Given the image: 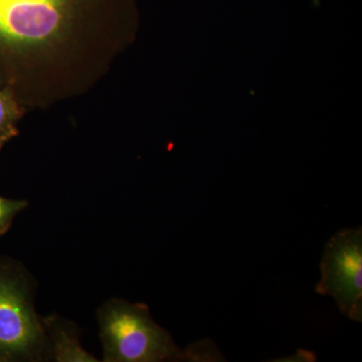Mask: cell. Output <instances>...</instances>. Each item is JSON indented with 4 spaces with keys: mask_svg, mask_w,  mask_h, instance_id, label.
Wrapping results in <instances>:
<instances>
[{
    "mask_svg": "<svg viewBox=\"0 0 362 362\" xmlns=\"http://www.w3.org/2000/svg\"><path fill=\"white\" fill-rule=\"evenodd\" d=\"M105 362L213 361L211 343L181 349L152 318L147 305L108 300L97 312Z\"/></svg>",
    "mask_w": 362,
    "mask_h": 362,
    "instance_id": "1",
    "label": "cell"
},
{
    "mask_svg": "<svg viewBox=\"0 0 362 362\" xmlns=\"http://www.w3.org/2000/svg\"><path fill=\"white\" fill-rule=\"evenodd\" d=\"M33 290L32 280L20 264L0 258V362L52 361Z\"/></svg>",
    "mask_w": 362,
    "mask_h": 362,
    "instance_id": "2",
    "label": "cell"
},
{
    "mask_svg": "<svg viewBox=\"0 0 362 362\" xmlns=\"http://www.w3.org/2000/svg\"><path fill=\"white\" fill-rule=\"evenodd\" d=\"M316 291L334 298L341 313L362 320V232L344 230L331 238L321 261Z\"/></svg>",
    "mask_w": 362,
    "mask_h": 362,
    "instance_id": "3",
    "label": "cell"
},
{
    "mask_svg": "<svg viewBox=\"0 0 362 362\" xmlns=\"http://www.w3.org/2000/svg\"><path fill=\"white\" fill-rule=\"evenodd\" d=\"M78 0H0V39L16 45L47 42L61 32Z\"/></svg>",
    "mask_w": 362,
    "mask_h": 362,
    "instance_id": "4",
    "label": "cell"
},
{
    "mask_svg": "<svg viewBox=\"0 0 362 362\" xmlns=\"http://www.w3.org/2000/svg\"><path fill=\"white\" fill-rule=\"evenodd\" d=\"M49 346L52 361L57 362H97L81 344L75 323L57 314L42 317Z\"/></svg>",
    "mask_w": 362,
    "mask_h": 362,
    "instance_id": "5",
    "label": "cell"
},
{
    "mask_svg": "<svg viewBox=\"0 0 362 362\" xmlns=\"http://www.w3.org/2000/svg\"><path fill=\"white\" fill-rule=\"evenodd\" d=\"M26 206L28 202L0 197V235H4L9 230L16 216Z\"/></svg>",
    "mask_w": 362,
    "mask_h": 362,
    "instance_id": "6",
    "label": "cell"
},
{
    "mask_svg": "<svg viewBox=\"0 0 362 362\" xmlns=\"http://www.w3.org/2000/svg\"><path fill=\"white\" fill-rule=\"evenodd\" d=\"M9 121H11V107L6 98L0 93V136H11V131L7 128Z\"/></svg>",
    "mask_w": 362,
    "mask_h": 362,
    "instance_id": "7",
    "label": "cell"
},
{
    "mask_svg": "<svg viewBox=\"0 0 362 362\" xmlns=\"http://www.w3.org/2000/svg\"><path fill=\"white\" fill-rule=\"evenodd\" d=\"M9 136H0V149H1L2 145L4 144V142L8 139Z\"/></svg>",
    "mask_w": 362,
    "mask_h": 362,
    "instance_id": "8",
    "label": "cell"
}]
</instances>
